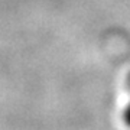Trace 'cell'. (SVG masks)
Segmentation results:
<instances>
[{"label":"cell","mask_w":130,"mask_h":130,"mask_svg":"<svg viewBox=\"0 0 130 130\" xmlns=\"http://www.w3.org/2000/svg\"><path fill=\"white\" fill-rule=\"evenodd\" d=\"M121 121L124 123V126L127 129H130V101L121 110Z\"/></svg>","instance_id":"obj_1"}]
</instances>
